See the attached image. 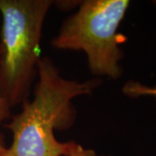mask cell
<instances>
[{"instance_id": "6da1fadb", "label": "cell", "mask_w": 156, "mask_h": 156, "mask_svg": "<svg viewBox=\"0 0 156 156\" xmlns=\"http://www.w3.org/2000/svg\"><path fill=\"white\" fill-rule=\"evenodd\" d=\"M37 71L33 99L24 101L22 111L5 125L13 139L2 156H69L80 147L57 140L54 129L71 122L72 100L91 93L95 84L63 78L48 58L39 59Z\"/></svg>"}, {"instance_id": "7a4b0ae2", "label": "cell", "mask_w": 156, "mask_h": 156, "mask_svg": "<svg viewBox=\"0 0 156 156\" xmlns=\"http://www.w3.org/2000/svg\"><path fill=\"white\" fill-rule=\"evenodd\" d=\"M50 0H0V93L10 106L27 100Z\"/></svg>"}, {"instance_id": "3957f363", "label": "cell", "mask_w": 156, "mask_h": 156, "mask_svg": "<svg viewBox=\"0 0 156 156\" xmlns=\"http://www.w3.org/2000/svg\"><path fill=\"white\" fill-rule=\"evenodd\" d=\"M129 6L128 0H88L63 23L52 46L82 50L92 74L116 79L122 74L120 45L127 37L118 28Z\"/></svg>"}, {"instance_id": "277c9868", "label": "cell", "mask_w": 156, "mask_h": 156, "mask_svg": "<svg viewBox=\"0 0 156 156\" xmlns=\"http://www.w3.org/2000/svg\"><path fill=\"white\" fill-rule=\"evenodd\" d=\"M11 106L9 105L8 101L5 100V98L1 95L0 93V127L1 124L4 121H5L6 119H8L11 116ZM6 146L4 140L3 134L0 131V156L3 155V154L5 152Z\"/></svg>"}, {"instance_id": "5b68a950", "label": "cell", "mask_w": 156, "mask_h": 156, "mask_svg": "<svg viewBox=\"0 0 156 156\" xmlns=\"http://www.w3.org/2000/svg\"><path fill=\"white\" fill-rule=\"evenodd\" d=\"M69 156H101L98 155L95 151L92 149H85L82 146L80 145V147H78L76 150L72 154H70Z\"/></svg>"}]
</instances>
